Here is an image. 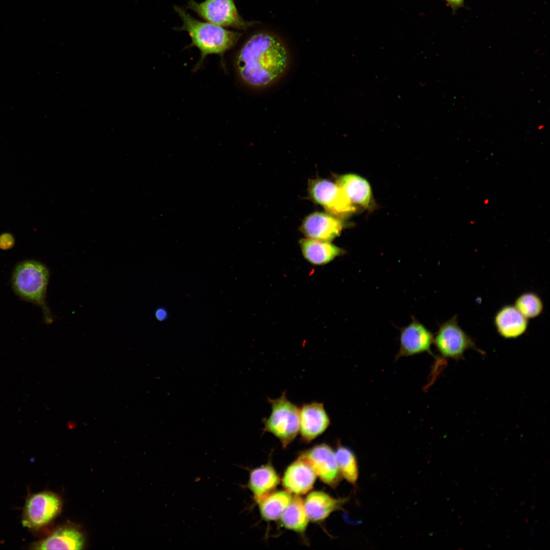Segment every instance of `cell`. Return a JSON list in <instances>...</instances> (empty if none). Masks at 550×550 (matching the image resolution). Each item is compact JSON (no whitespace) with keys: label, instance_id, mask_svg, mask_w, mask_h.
<instances>
[{"label":"cell","instance_id":"6da1fadb","mask_svg":"<svg viewBox=\"0 0 550 550\" xmlns=\"http://www.w3.org/2000/svg\"><path fill=\"white\" fill-rule=\"evenodd\" d=\"M236 66L246 84L262 87L270 84L286 71L289 55L276 37L259 33L249 37L237 53Z\"/></svg>","mask_w":550,"mask_h":550},{"label":"cell","instance_id":"8992f818","mask_svg":"<svg viewBox=\"0 0 550 550\" xmlns=\"http://www.w3.org/2000/svg\"><path fill=\"white\" fill-rule=\"evenodd\" d=\"M309 196L315 203L322 206L327 212L340 219L346 218L356 210L336 183L323 179L310 181Z\"/></svg>","mask_w":550,"mask_h":550},{"label":"cell","instance_id":"5b68a950","mask_svg":"<svg viewBox=\"0 0 550 550\" xmlns=\"http://www.w3.org/2000/svg\"><path fill=\"white\" fill-rule=\"evenodd\" d=\"M186 8L205 21L226 29L245 30L253 24L241 17L234 0H188Z\"/></svg>","mask_w":550,"mask_h":550},{"label":"cell","instance_id":"4fadbf2b","mask_svg":"<svg viewBox=\"0 0 550 550\" xmlns=\"http://www.w3.org/2000/svg\"><path fill=\"white\" fill-rule=\"evenodd\" d=\"M316 477L312 467L298 457L286 469L282 483L287 491L298 496L306 494L312 489Z\"/></svg>","mask_w":550,"mask_h":550},{"label":"cell","instance_id":"9a60e30c","mask_svg":"<svg viewBox=\"0 0 550 550\" xmlns=\"http://www.w3.org/2000/svg\"><path fill=\"white\" fill-rule=\"evenodd\" d=\"M336 184L352 204L365 208H370L372 204L371 187L364 178L353 174L339 176Z\"/></svg>","mask_w":550,"mask_h":550},{"label":"cell","instance_id":"cb8c5ba5","mask_svg":"<svg viewBox=\"0 0 550 550\" xmlns=\"http://www.w3.org/2000/svg\"><path fill=\"white\" fill-rule=\"evenodd\" d=\"M13 237L7 234H5L0 236V249L8 250L12 248L14 244Z\"/></svg>","mask_w":550,"mask_h":550},{"label":"cell","instance_id":"603a6c76","mask_svg":"<svg viewBox=\"0 0 550 550\" xmlns=\"http://www.w3.org/2000/svg\"><path fill=\"white\" fill-rule=\"evenodd\" d=\"M514 306L528 319L539 316L544 308L540 297L532 292H525L520 295L516 299Z\"/></svg>","mask_w":550,"mask_h":550},{"label":"cell","instance_id":"484cf974","mask_svg":"<svg viewBox=\"0 0 550 550\" xmlns=\"http://www.w3.org/2000/svg\"><path fill=\"white\" fill-rule=\"evenodd\" d=\"M155 317L159 321L164 320L167 317V311L163 309H157L155 314Z\"/></svg>","mask_w":550,"mask_h":550},{"label":"cell","instance_id":"9c48e42d","mask_svg":"<svg viewBox=\"0 0 550 550\" xmlns=\"http://www.w3.org/2000/svg\"><path fill=\"white\" fill-rule=\"evenodd\" d=\"M299 458L307 462L324 483L335 488L341 479L335 452L326 444L317 445L303 452Z\"/></svg>","mask_w":550,"mask_h":550},{"label":"cell","instance_id":"30bf717a","mask_svg":"<svg viewBox=\"0 0 550 550\" xmlns=\"http://www.w3.org/2000/svg\"><path fill=\"white\" fill-rule=\"evenodd\" d=\"M433 338L429 330L413 318L407 326L400 330V348L396 358L423 352L431 354Z\"/></svg>","mask_w":550,"mask_h":550},{"label":"cell","instance_id":"8fae6325","mask_svg":"<svg viewBox=\"0 0 550 550\" xmlns=\"http://www.w3.org/2000/svg\"><path fill=\"white\" fill-rule=\"evenodd\" d=\"M343 228L341 219L328 213L315 212L305 217L300 229L308 238L330 242L340 235Z\"/></svg>","mask_w":550,"mask_h":550},{"label":"cell","instance_id":"7402d4cb","mask_svg":"<svg viewBox=\"0 0 550 550\" xmlns=\"http://www.w3.org/2000/svg\"><path fill=\"white\" fill-rule=\"evenodd\" d=\"M335 454L341 476L349 483L355 484L359 472L354 453L349 448L339 445Z\"/></svg>","mask_w":550,"mask_h":550},{"label":"cell","instance_id":"d6986e66","mask_svg":"<svg viewBox=\"0 0 550 550\" xmlns=\"http://www.w3.org/2000/svg\"><path fill=\"white\" fill-rule=\"evenodd\" d=\"M280 479L273 468L266 464L253 470L250 474L248 487L258 503L273 491Z\"/></svg>","mask_w":550,"mask_h":550},{"label":"cell","instance_id":"277c9868","mask_svg":"<svg viewBox=\"0 0 550 550\" xmlns=\"http://www.w3.org/2000/svg\"><path fill=\"white\" fill-rule=\"evenodd\" d=\"M271 412L263 420L264 431L272 434L287 447L296 437L299 429V408L287 398L286 393L277 399H268Z\"/></svg>","mask_w":550,"mask_h":550},{"label":"cell","instance_id":"ba28073f","mask_svg":"<svg viewBox=\"0 0 550 550\" xmlns=\"http://www.w3.org/2000/svg\"><path fill=\"white\" fill-rule=\"evenodd\" d=\"M61 507L60 499L52 492L43 491L33 494L26 501L22 513V525L34 530L43 527L57 516Z\"/></svg>","mask_w":550,"mask_h":550},{"label":"cell","instance_id":"ac0fdd59","mask_svg":"<svg viewBox=\"0 0 550 550\" xmlns=\"http://www.w3.org/2000/svg\"><path fill=\"white\" fill-rule=\"evenodd\" d=\"M299 243L304 258L313 265L326 264L345 253L343 249L329 241L307 238L300 239Z\"/></svg>","mask_w":550,"mask_h":550},{"label":"cell","instance_id":"7a4b0ae2","mask_svg":"<svg viewBox=\"0 0 550 550\" xmlns=\"http://www.w3.org/2000/svg\"><path fill=\"white\" fill-rule=\"evenodd\" d=\"M174 9L182 21L181 25L175 30L187 32L191 41L189 46H195L200 51V59L194 69L195 71L208 55L217 54L223 58L242 35L238 32L199 20L180 7L174 6Z\"/></svg>","mask_w":550,"mask_h":550},{"label":"cell","instance_id":"ffe728a7","mask_svg":"<svg viewBox=\"0 0 550 550\" xmlns=\"http://www.w3.org/2000/svg\"><path fill=\"white\" fill-rule=\"evenodd\" d=\"M280 518L282 526L286 529L297 533H304L309 519L302 499L298 495L292 497Z\"/></svg>","mask_w":550,"mask_h":550},{"label":"cell","instance_id":"7c38bea8","mask_svg":"<svg viewBox=\"0 0 550 550\" xmlns=\"http://www.w3.org/2000/svg\"><path fill=\"white\" fill-rule=\"evenodd\" d=\"M330 424V419L322 403L305 404L299 409V431L305 442L310 443L320 435Z\"/></svg>","mask_w":550,"mask_h":550},{"label":"cell","instance_id":"52a82bcc","mask_svg":"<svg viewBox=\"0 0 550 550\" xmlns=\"http://www.w3.org/2000/svg\"><path fill=\"white\" fill-rule=\"evenodd\" d=\"M433 343L445 358L459 359L469 349L479 350L472 338L459 326L456 315L440 325Z\"/></svg>","mask_w":550,"mask_h":550},{"label":"cell","instance_id":"d4e9b609","mask_svg":"<svg viewBox=\"0 0 550 550\" xmlns=\"http://www.w3.org/2000/svg\"><path fill=\"white\" fill-rule=\"evenodd\" d=\"M453 11L463 5L464 0H445Z\"/></svg>","mask_w":550,"mask_h":550},{"label":"cell","instance_id":"44dd1931","mask_svg":"<svg viewBox=\"0 0 550 550\" xmlns=\"http://www.w3.org/2000/svg\"><path fill=\"white\" fill-rule=\"evenodd\" d=\"M292 498L291 493L287 490L272 492L258 503L262 517L266 520L280 518Z\"/></svg>","mask_w":550,"mask_h":550},{"label":"cell","instance_id":"5bb4252c","mask_svg":"<svg viewBox=\"0 0 550 550\" xmlns=\"http://www.w3.org/2000/svg\"><path fill=\"white\" fill-rule=\"evenodd\" d=\"M498 334L506 339H515L523 335L528 326V320L512 305L502 307L494 317Z\"/></svg>","mask_w":550,"mask_h":550},{"label":"cell","instance_id":"3957f363","mask_svg":"<svg viewBox=\"0 0 550 550\" xmlns=\"http://www.w3.org/2000/svg\"><path fill=\"white\" fill-rule=\"evenodd\" d=\"M49 272L41 262L26 260L19 262L12 271L11 283L14 292L21 299L41 308L46 323L52 317L45 302Z\"/></svg>","mask_w":550,"mask_h":550},{"label":"cell","instance_id":"e0dca14e","mask_svg":"<svg viewBox=\"0 0 550 550\" xmlns=\"http://www.w3.org/2000/svg\"><path fill=\"white\" fill-rule=\"evenodd\" d=\"M85 544L82 534L72 528L59 529L45 538L33 544L34 549H81Z\"/></svg>","mask_w":550,"mask_h":550},{"label":"cell","instance_id":"2e32d148","mask_svg":"<svg viewBox=\"0 0 550 550\" xmlns=\"http://www.w3.org/2000/svg\"><path fill=\"white\" fill-rule=\"evenodd\" d=\"M347 498L336 499L321 491L310 492L305 499L304 506L309 519L321 521L331 513L342 509Z\"/></svg>","mask_w":550,"mask_h":550}]
</instances>
